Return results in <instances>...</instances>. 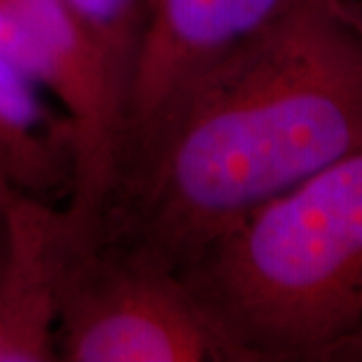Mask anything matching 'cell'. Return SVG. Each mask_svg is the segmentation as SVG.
<instances>
[{"instance_id": "6da1fadb", "label": "cell", "mask_w": 362, "mask_h": 362, "mask_svg": "<svg viewBox=\"0 0 362 362\" xmlns=\"http://www.w3.org/2000/svg\"><path fill=\"white\" fill-rule=\"evenodd\" d=\"M358 145L362 11L298 0L195 81L77 228L180 272L235 221Z\"/></svg>"}, {"instance_id": "7a4b0ae2", "label": "cell", "mask_w": 362, "mask_h": 362, "mask_svg": "<svg viewBox=\"0 0 362 362\" xmlns=\"http://www.w3.org/2000/svg\"><path fill=\"white\" fill-rule=\"evenodd\" d=\"M244 362H330L362 328V145L177 272Z\"/></svg>"}, {"instance_id": "3957f363", "label": "cell", "mask_w": 362, "mask_h": 362, "mask_svg": "<svg viewBox=\"0 0 362 362\" xmlns=\"http://www.w3.org/2000/svg\"><path fill=\"white\" fill-rule=\"evenodd\" d=\"M54 356L63 362H244L177 272L51 228Z\"/></svg>"}, {"instance_id": "277c9868", "label": "cell", "mask_w": 362, "mask_h": 362, "mask_svg": "<svg viewBox=\"0 0 362 362\" xmlns=\"http://www.w3.org/2000/svg\"><path fill=\"white\" fill-rule=\"evenodd\" d=\"M0 59L61 103L77 133V181L63 214L87 223L103 202L117 109L103 66L65 0H0Z\"/></svg>"}, {"instance_id": "5b68a950", "label": "cell", "mask_w": 362, "mask_h": 362, "mask_svg": "<svg viewBox=\"0 0 362 362\" xmlns=\"http://www.w3.org/2000/svg\"><path fill=\"white\" fill-rule=\"evenodd\" d=\"M296 2L151 0L119 123L109 185L149 149L173 107L197 78Z\"/></svg>"}, {"instance_id": "8992f818", "label": "cell", "mask_w": 362, "mask_h": 362, "mask_svg": "<svg viewBox=\"0 0 362 362\" xmlns=\"http://www.w3.org/2000/svg\"><path fill=\"white\" fill-rule=\"evenodd\" d=\"M6 247L0 264V362H52L54 206L0 189Z\"/></svg>"}, {"instance_id": "52a82bcc", "label": "cell", "mask_w": 362, "mask_h": 362, "mask_svg": "<svg viewBox=\"0 0 362 362\" xmlns=\"http://www.w3.org/2000/svg\"><path fill=\"white\" fill-rule=\"evenodd\" d=\"M40 90L0 59V189L66 206L77 181V133Z\"/></svg>"}, {"instance_id": "ba28073f", "label": "cell", "mask_w": 362, "mask_h": 362, "mask_svg": "<svg viewBox=\"0 0 362 362\" xmlns=\"http://www.w3.org/2000/svg\"><path fill=\"white\" fill-rule=\"evenodd\" d=\"M97 52L117 109V133L151 0H65Z\"/></svg>"}, {"instance_id": "9c48e42d", "label": "cell", "mask_w": 362, "mask_h": 362, "mask_svg": "<svg viewBox=\"0 0 362 362\" xmlns=\"http://www.w3.org/2000/svg\"><path fill=\"white\" fill-rule=\"evenodd\" d=\"M338 361H362V328L338 354Z\"/></svg>"}, {"instance_id": "30bf717a", "label": "cell", "mask_w": 362, "mask_h": 362, "mask_svg": "<svg viewBox=\"0 0 362 362\" xmlns=\"http://www.w3.org/2000/svg\"><path fill=\"white\" fill-rule=\"evenodd\" d=\"M4 247H6V220H4V209L0 206V264L4 258Z\"/></svg>"}, {"instance_id": "8fae6325", "label": "cell", "mask_w": 362, "mask_h": 362, "mask_svg": "<svg viewBox=\"0 0 362 362\" xmlns=\"http://www.w3.org/2000/svg\"><path fill=\"white\" fill-rule=\"evenodd\" d=\"M356 8H361V11H362V0H361V4H358V6H356Z\"/></svg>"}]
</instances>
